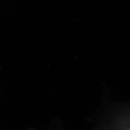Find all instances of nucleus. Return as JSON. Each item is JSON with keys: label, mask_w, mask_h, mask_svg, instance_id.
Segmentation results:
<instances>
[{"label": "nucleus", "mask_w": 130, "mask_h": 130, "mask_svg": "<svg viewBox=\"0 0 130 130\" xmlns=\"http://www.w3.org/2000/svg\"><path fill=\"white\" fill-rule=\"evenodd\" d=\"M96 130H130V106L111 112L96 127Z\"/></svg>", "instance_id": "1"}]
</instances>
